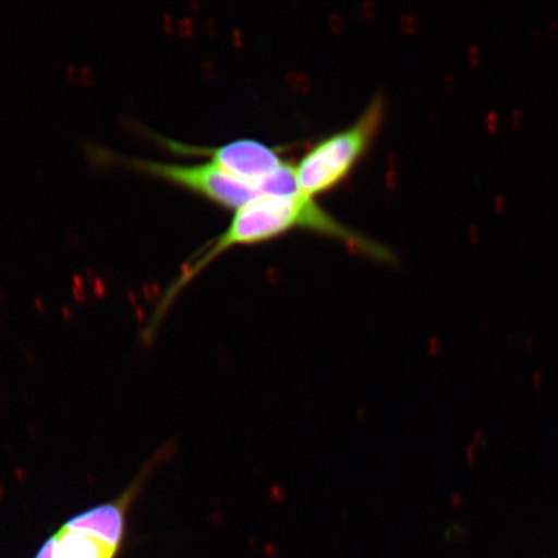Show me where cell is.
<instances>
[{
  "instance_id": "cell-3",
  "label": "cell",
  "mask_w": 558,
  "mask_h": 558,
  "mask_svg": "<svg viewBox=\"0 0 558 558\" xmlns=\"http://www.w3.org/2000/svg\"><path fill=\"white\" fill-rule=\"evenodd\" d=\"M89 162L96 166L120 165L169 181L173 185L197 194L213 204L235 211L264 193L253 185L243 183L213 162L178 165L159 160L132 158L96 144H87Z\"/></svg>"
},
{
  "instance_id": "cell-2",
  "label": "cell",
  "mask_w": 558,
  "mask_h": 558,
  "mask_svg": "<svg viewBox=\"0 0 558 558\" xmlns=\"http://www.w3.org/2000/svg\"><path fill=\"white\" fill-rule=\"evenodd\" d=\"M384 107L383 97L376 95L351 125L319 140L300 158L294 165L300 194L316 199L349 178L378 134Z\"/></svg>"
},
{
  "instance_id": "cell-1",
  "label": "cell",
  "mask_w": 558,
  "mask_h": 558,
  "mask_svg": "<svg viewBox=\"0 0 558 558\" xmlns=\"http://www.w3.org/2000/svg\"><path fill=\"white\" fill-rule=\"evenodd\" d=\"M292 230H308V232L329 236L375 260L396 262L395 255L387 247L333 218L316 199L300 193L263 194L235 209L227 229L209 242L206 248L198 251L193 260L181 270L177 281L167 290L160 302L148 332L156 329L179 292L227 251L276 240Z\"/></svg>"
},
{
  "instance_id": "cell-6",
  "label": "cell",
  "mask_w": 558,
  "mask_h": 558,
  "mask_svg": "<svg viewBox=\"0 0 558 558\" xmlns=\"http://www.w3.org/2000/svg\"><path fill=\"white\" fill-rule=\"evenodd\" d=\"M35 558H52L50 543L46 541L44 546H41L40 549L38 550V554L37 556H35Z\"/></svg>"
},
{
  "instance_id": "cell-4",
  "label": "cell",
  "mask_w": 558,
  "mask_h": 558,
  "mask_svg": "<svg viewBox=\"0 0 558 558\" xmlns=\"http://www.w3.org/2000/svg\"><path fill=\"white\" fill-rule=\"evenodd\" d=\"M173 151L206 156L209 162L264 194L299 193L294 165L282 158V149L257 140L242 138L214 148L160 138Z\"/></svg>"
},
{
  "instance_id": "cell-5",
  "label": "cell",
  "mask_w": 558,
  "mask_h": 558,
  "mask_svg": "<svg viewBox=\"0 0 558 558\" xmlns=\"http://www.w3.org/2000/svg\"><path fill=\"white\" fill-rule=\"evenodd\" d=\"M47 542L52 558H114L123 539L89 508L68 520Z\"/></svg>"
}]
</instances>
